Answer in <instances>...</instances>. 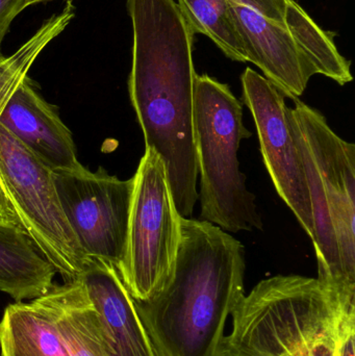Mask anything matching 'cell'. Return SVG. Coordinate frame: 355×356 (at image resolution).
<instances>
[{"instance_id":"cell-17","label":"cell","mask_w":355,"mask_h":356,"mask_svg":"<svg viewBox=\"0 0 355 356\" xmlns=\"http://www.w3.org/2000/svg\"><path fill=\"white\" fill-rule=\"evenodd\" d=\"M177 6L193 33L210 38L236 62H248L229 0H177Z\"/></svg>"},{"instance_id":"cell-16","label":"cell","mask_w":355,"mask_h":356,"mask_svg":"<svg viewBox=\"0 0 355 356\" xmlns=\"http://www.w3.org/2000/svg\"><path fill=\"white\" fill-rule=\"evenodd\" d=\"M281 22L316 74L324 75L341 86L352 81L350 62L340 54L333 35L323 31L299 4L286 0Z\"/></svg>"},{"instance_id":"cell-18","label":"cell","mask_w":355,"mask_h":356,"mask_svg":"<svg viewBox=\"0 0 355 356\" xmlns=\"http://www.w3.org/2000/svg\"><path fill=\"white\" fill-rule=\"evenodd\" d=\"M74 16V6L72 2L68 1L62 12L46 20L35 35L29 38L18 50L10 56L0 58V116L10 96L16 91L21 81L27 77L29 69L39 54L52 40L66 29ZM0 188L8 195L1 179Z\"/></svg>"},{"instance_id":"cell-3","label":"cell","mask_w":355,"mask_h":356,"mask_svg":"<svg viewBox=\"0 0 355 356\" xmlns=\"http://www.w3.org/2000/svg\"><path fill=\"white\" fill-rule=\"evenodd\" d=\"M221 356H342L355 332V307L342 305L318 278L277 275L238 303Z\"/></svg>"},{"instance_id":"cell-11","label":"cell","mask_w":355,"mask_h":356,"mask_svg":"<svg viewBox=\"0 0 355 356\" xmlns=\"http://www.w3.org/2000/svg\"><path fill=\"white\" fill-rule=\"evenodd\" d=\"M0 125L52 172L81 166L70 129L25 77L0 116Z\"/></svg>"},{"instance_id":"cell-14","label":"cell","mask_w":355,"mask_h":356,"mask_svg":"<svg viewBox=\"0 0 355 356\" xmlns=\"http://www.w3.org/2000/svg\"><path fill=\"white\" fill-rule=\"evenodd\" d=\"M56 322L70 356H108L99 319L79 278L38 297Z\"/></svg>"},{"instance_id":"cell-9","label":"cell","mask_w":355,"mask_h":356,"mask_svg":"<svg viewBox=\"0 0 355 356\" xmlns=\"http://www.w3.org/2000/svg\"><path fill=\"white\" fill-rule=\"evenodd\" d=\"M241 83L242 98L254 117L267 171L279 197L313 241L310 191L299 140L286 96L251 68L244 71Z\"/></svg>"},{"instance_id":"cell-12","label":"cell","mask_w":355,"mask_h":356,"mask_svg":"<svg viewBox=\"0 0 355 356\" xmlns=\"http://www.w3.org/2000/svg\"><path fill=\"white\" fill-rule=\"evenodd\" d=\"M79 280L97 312L106 355L156 356L135 300L114 265L91 259Z\"/></svg>"},{"instance_id":"cell-10","label":"cell","mask_w":355,"mask_h":356,"mask_svg":"<svg viewBox=\"0 0 355 356\" xmlns=\"http://www.w3.org/2000/svg\"><path fill=\"white\" fill-rule=\"evenodd\" d=\"M229 4L247 52L248 62L258 66L286 98L295 99L302 95L316 72L300 52L285 24L237 0H229Z\"/></svg>"},{"instance_id":"cell-15","label":"cell","mask_w":355,"mask_h":356,"mask_svg":"<svg viewBox=\"0 0 355 356\" xmlns=\"http://www.w3.org/2000/svg\"><path fill=\"white\" fill-rule=\"evenodd\" d=\"M0 350L1 356H70L39 298L6 307L0 321Z\"/></svg>"},{"instance_id":"cell-6","label":"cell","mask_w":355,"mask_h":356,"mask_svg":"<svg viewBox=\"0 0 355 356\" xmlns=\"http://www.w3.org/2000/svg\"><path fill=\"white\" fill-rule=\"evenodd\" d=\"M181 218L164 162L152 148H145L133 177L126 249L118 271L133 300L151 298L172 275Z\"/></svg>"},{"instance_id":"cell-5","label":"cell","mask_w":355,"mask_h":356,"mask_svg":"<svg viewBox=\"0 0 355 356\" xmlns=\"http://www.w3.org/2000/svg\"><path fill=\"white\" fill-rule=\"evenodd\" d=\"M196 163L201 213L229 234L263 230L256 195L246 186L238 152L251 131L243 123V104L226 83L208 74L194 81Z\"/></svg>"},{"instance_id":"cell-8","label":"cell","mask_w":355,"mask_h":356,"mask_svg":"<svg viewBox=\"0 0 355 356\" xmlns=\"http://www.w3.org/2000/svg\"><path fill=\"white\" fill-rule=\"evenodd\" d=\"M63 211L88 259L120 269L126 249L133 177L122 180L102 167L92 172L81 165L52 172Z\"/></svg>"},{"instance_id":"cell-20","label":"cell","mask_w":355,"mask_h":356,"mask_svg":"<svg viewBox=\"0 0 355 356\" xmlns=\"http://www.w3.org/2000/svg\"><path fill=\"white\" fill-rule=\"evenodd\" d=\"M0 220L17 224L21 227L16 209H15L14 205L8 198V195L1 188H0Z\"/></svg>"},{"instance_id":"cell-13","label":"cell","mask_w":355,"mask_h":356,"mask_svg":"<svg viewBox=\"0 0 355 356\" xmlns=\"http://www.w3.org/2000/svg\"><path fill=\"white\" fill-rule=\"evenodd\" d=\"M56 271L22 227L0 220V292L19 302L45 294Z\"/></svg>"},{"instance_id":"cell-2","label":"cell","mask_w":355,"mask_h":356,"mask_svg":"<svg viewBox=\"0 0 355 356\" xmlns=\"http://www.w3.org/2000/svg\"><path fill=\"white\" fill-rule=\"evenodd\" d=\"M172 275L135 301L156 356H221L227 317L244 294L245 248L218 226L181 218Z\"/></svg>"},{"instance_id":"cell-4","label":"cell","mask_w":355,"mask_h":356,"mask_svg":"<svg viewBox=\"0 0 355 356\" xmlns=\"http://www.w3.org/2000/svg\"><path fill=\"white\" fill-rule=\"evenodd\" d=\"M291 111L310 191L318 280L355 307V145L299 98Z\"/></svg>"},{"instance_id":"cell-19","label":"cell","mask_w":355,"mask_h":356,"mask_svg":"<svg viewBox=\"0 0 355 356\" xmlns=\"http://www.w3.org/2000/svg\"><path fill=\"white\" fill-rule=\"evenodd\" d=\"M27 8V0H0V58H3L1 52L2 41L10 29L15 17L18 16Z\"/></svg>"},{"instance_id":"cell-7","label":"cell","mask_w":355,"mask_h":356,"mask_svg":"<svg viewBox=\"0 0 355 356\" xmlns=\"http://www.w3.org/2000/svg\"><path fill=\"white\" fill-rule=\"evenodd\" d=\"M0 179L21 227L65 282L79 278L90 259L63 211L52 171L0 125Z\"/></svg>"},{"instance_id":"cell-1","label":"cell","mask_w":355,"mask_h":356,"mask_svg":"<svg viewBox=\"0 0 355 356\" xmlns=\"http://www.w3.org/2000/svg\"><path fill=\"white\" fill-rule=\"evenodd\" d=\"M133 23L129 97L145 148L164 162L175 207L192 218L198 200L193 31L174 0H126Z\"/></svg>"},{"instance_id":"cell-21","label":"cell","mask_w":355,"mask_h":356,"mask_svg":"<svg viewBox=\"0 0 355 356\" xmlns=\"http://www.w3.org/2000/svg\"><path fill=\"white\" fill-rule=\"evenodd\" d=\"M47 1H52V0H27V8H28V6H33V4ZM67 1H71V0H67Z\"/></svg>"}]
</instances>
